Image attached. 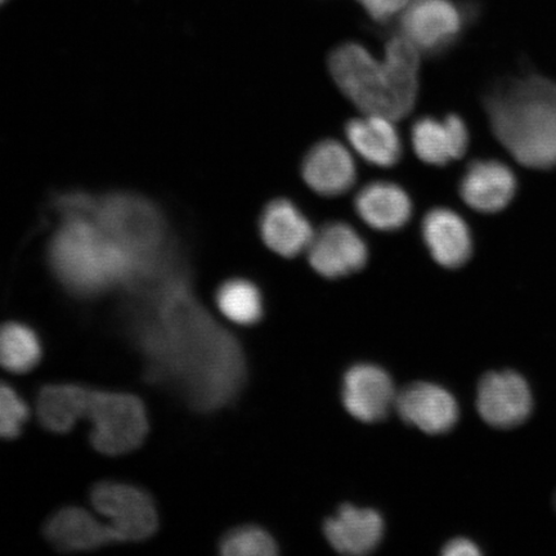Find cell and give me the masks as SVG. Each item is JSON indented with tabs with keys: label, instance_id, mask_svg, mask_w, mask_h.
<instances>
[{
	"label": "cell",
	"instance_id": "1",
	"mask_svg": "<svg viewBox=\"0 0 556 556\" xmlns=\"http://www.w3.org/2000/svg\"><path fill=\"white\" fill-rule=\"evenodd\" d=\"M123 291L122 323L146 378L198 412L225 405L239 382L238 348L193 295L178 243Z\"/></svg>",
	"mask_w": 556,
	"mask_h": 556
},
{
	"label": "cell",
	"instance_id": "2",
	"mask_svg": "<svg viewBox=\"0 0 556 556\" xmlns=\"http://www.w3.org/2000/svg\"><path fill=\"white\" fill-rule=\"evenodd\" d=\"M160 254L152 260L137 258L117 245L89 215L61 219L48 260L53 275L70 294L90 299L114 289H127Z\"/></svg>",
	"mask_w": 556,
	"mask_h": 556
},
{
	"label": "cell",
	"instance_id": "3",
	"mask_svg": "<svg viewBox=\"0 0 556 556\" xmlns=\"http://www.w3.org/2000/svg\"><path fill=\"white\" fill-rule=\"evenodd\" d=\"M493 134L521 165L556 166V85L531 75L506 81L486 97Z\"/></svg>",
	"mask_w": 556,
	"mask_h": 556
},
{
	"label": "cell",
	"instance_id": "4",
	"mask_svg": "<svg viewBox=\"0 0 556 556\" xmlns=\"http://www.w3.org/2000/svg\"><path fill=\"white\" fill-rule=\"evenodd\" d=\"M330 75L346 100L361 114H379L403 119L391 74L384 61L354 41L340 45L330 53Z\"/></svg>",
	"mask_w": 556,
	"mask_h": 556
},
{
	"label": "cell",
	"instance_id": "5",
	"mask_svg": "<svg viewBox=\"0 0 556 556\" xmlns=\"http://www.w3.org/2000/svg\"><path fill=\"white\" fill-rule=\"evenodd\" d=\"M90 217L117 245L137 258H155L170 242L163 213L150 200L135 193L96 198Z\"/></svg>",
	"mask_w": 556,
	"mask_h": 556
},
{
	"label": "cell",
	"instance_id": "6",
	"mask_svg": "<svg viewBox=\"0 0 556 556\" xmlns=\"http://www.w3.org/2000/svg\"><path fill=\"white\" fill-rule=\"evenodd\" d=\"M85 417L92 424L90 442L101 454H128L149 432L148 413L136 395L90 389Z\"/></svg>",
	"mask_w": 556,
	"mask_h": 556
},
{
	"label": "cell",
	"instance_id": "7",
	"mask_svg": "<svg viewBox=\"0 0 556 556\" xmlns=\"http://www.w3.org/2000/svg\"><path fill=\"white\" fill-rule=\"evenodd\" d=\"M90 500L94 509L109 519L117 542L143 541L157 530L154 500L136 485L102 482L94 486Z\"/></svg>",
	"mask_w": 556,
	"mask_h": 556
},
{
	"label": "cell",
	"instance_id": "8",
	"mask_svg": "<svg viewBox=\"0 0 556 556\" xmlns=\"http://www.w3.org/2000/svg\"><path fill=\"white\" fill-rule=\"evenodd\" d=\"M400 16V34L421 54L447 50L464 26L463 12L452 0H409Z\"/></svg>",
	"mask_w": 556,
	"mask_h": 556
},
{
	"label": "cell",
	"instance_id": "9",
	"mask_svg": "<svg viewBox=\"0 0 556 556\" xmlns=\"http://www.w3.org/2000/svg\"><path fill=\"white\" fill-rule=\"evenodd\" d=\"M477 407L482 419L493 428L518 427L532 413L530 386L514 371L486 374L479 382Z\"/></svg>",
	"mask_w": 556,
	"mask_h": 556
},
{
	"label": "cell",
	"instance_id": "10",
	"mask_svg": "<svg viewBox=\"0 0 556 556\" xmlns=\"http://www.w3.org/2000/svg\"><path fill=\"white\" fill-rule=\"evenodd\" d=\"M311 267L319 276L340 278L358 273L368 261V248L356 229L345 222L319 228L307 250Z\"/></svg>",
	"mask_w": 556,
	"mask_h": 556
},
{
	"label": "cell",
	"instance_id": "11",
	"mask_svg": "<svg viewBox=\"0 0 556 556\" xmlns=\"http://www.w3.org/2000/svg\"><path fill=\"white\" fill-rule=\"evenodd\" d=\"M308 189L324 198H338L357 182L353 151L337 139H324L312 146L301 166Z\"/></svg>",
	"mask_w": 556,
	"mask_h": 556
},
{
	"label": "cell",
	"instance_id": "12",
	"mask_svg": "<svg viewBox=\"0 0 556 556\" xmlns=\"http://www.w3.org/2000/svg\"><path fill=\"white\" fill-rule=\"evenodd\" d=\"M258 226L264 245L282 258L307 253L316 235L311 220L288 199H276L264 206Z\"/></svg>",
	"mask_w": 556,
	"mask_h": 556
},
{
	"label": "cell",
	"instance_id": "13",
	"mask_svg": "<svg viewBox=\"0 0 556 556\" xmlns=\"http://www.w3.org/2000/svg\"><path fill=\"white\" fill-rule=\"evenodd\" d=\"M394 407L403 420L429 434L448 432L458 416L452 394L430 382H415L403 389L395 399Z\"/></svg>",
	"mask_w": 556,
	"mask_h": 556
},
{
	"label": "cell",
	"instance_id": "14",
	"mask_svg": "<svg viewBox=\"0 0 556 556\" xmlns=\"http://www.w3.org/2000/svg\"><path fill=\"white\" fill-rule=\"evenodd\" d=\"M397 394L392 379L377 366H354L345 375L343 403L346 412L361 421L380 420L394 407Z\"/></svg>",
	"mask_w": 556,
	"mask_h": 556
},
{
	"label": "cell",
	"instance_id": "15",
	"mask_svg": "<svg viewBox=\"0 0 556 556\" xmlns=\"http://www.w3.org/2000/svg\"><path fill=\"white\" fill-rule=\"evenodd\" d=\"M517 179L509 166L496 160H478L465 170L460 197L479 213L503 211L516 197Z\"/></svg>",
	"mask_w": 556,
	"mask_h": 556
},
{
	"label": "cell",
	"instance_id": "16",
	"mask_svg": "<svg viewBox=\"0 0 556 556\" xmlns=\"http://www.w3.org/2000/svg\"><path fill=\"white\" fill-rule=\"evenodd\" d=\"M421 236L430 256L443 268H460L470 260V228L460 215L448 207H434L427 213L421 224Z\"/></svg>",
	"mask_w": 556,
	"mask_h": 556
},
{
	"label": "cell",
	"instance_id": "17",
	"mask_svg": "<svg viewBox=\"0 0 556 556\" xmlns=\"http://www.w3.org/2000/svg\"><path fill=\"white\" fill-rule=\"evenodd\" d=\"M345 137L354 154L370 165L392 168L401 162L403 144L391 117L361 114L346 123Z\"/></svg>",
	"mask_w": 556,
	"mask_h": 556
},
{
	"label": "cell",
	"instance_id": "18",
	"mask_svg": "<svg viewBox=\"0 0 556 556\" xmlns=\"http://www.w3.org/2000/svg\"><path fill=\"white\" fill-rule=\"evenodd\" d=\"M361 220L379 232H395L413 218L414 203L402 186L389 180L367 184L354 198Z\"/></svg>",
	"mask_w": 556,
	"mask_h": 556
},
{
	"label": "cell",
	"instance_id": "19",
	"mask_svg": "<svg viewBox=\"0 0 556 556\" xmlns=\"http://www.w3.org/2000/svg\"><path fill=\"white\" fill-rule=\"evenodd\" d=\"M412 142L422 163L444 166L465 155L469 148V130L462 117L454 114L443 121L420 117L412 129Z\"/></svg>",
	"mask_w": 556,
	"mask_h": 556
},
{
	"label": "cell",
	"instance_id": "20",
	"mask_svg": "<svg viewBox=\"0 0 556 556\" xmlns=\"http://www.w3.org/2000/svg\"><path fill=\"white\" fill-rule=\"evenodd\" d=\"M46 536L61 552H88L117 542L109 525L80 507H65L48 520Z\"/></svg>",
	"mask_w": 556,
	"mask_h": 556
},
{
	"label": "cell",
	"instance_id": "21",
	"mask_svg": "<svg viewBox=\"0 0 556 556\" xmlns=\"http://www.w3.org/2000/svg\"><path fill=\"white\" fill-rule=\"evenodd\" d=\"M325 533L339 553L363 555L379 545L382 520L374 510L344 506L326 523Z\"/></svg>",
	"mask_w": 556,
	"mask_h": 556
},
{
	"label": "cell",
	"instance_id": "22",
	"mask_svg": "<svg viewBox=\"0 0 556 556\" xmlns=\"http://www.w3.org/2000/svg\"><path fill=\"white\" fill-rule=\"evenodd\" d=\"M90 389L76 384H55L41 389L37 401L41 426L52 433H68L85 417Z\"/></svg>",
	"mask_w": 556,
	"mask_h": 556
},
{
	"label": "cell",
	"instance_id": "23",
	"mask_svg": "<svg viewBox=\"0 0 556 556\" xmlns=\"http://www.w3.org/2000/svg\"><path fill=\"white\" fill-rule=\"evenodd\" d=\"M43 346L30 326L20 323L0 325V366L7 371L25 374L40 363Z\"/></svg>",
	"mask_w": 556,
	"mask_h": 556
},
{
	"label": "cell",
	"instance_id": "24",
	"mask_svg": "<svg viewBox=\"0 0 556 556\" xmlns=\"http://www.w3.org/2000/svg\"><path fill=\"white\" fill-rule=\"evenodd\" d=\"M217 305L229 321L243 326L258 321L263 312L260 289L243 278L222 285L217 291Z\"/></svg>",
	"mask_w": 556,
	"mask_h": 556
},
{
	"label": "cell",
	"instance_id": "25",
	"mask_svg": "<svg viewBox=\"0 0 556 556\" xmlns=\"http://www.w3.org/2000/svg\"><path fill=\"white\" fill-rule=\"evenodd\" d=\"M220 551L226 556H269L276 554V544L260 528L243 527L227 534Z\"/></svg>",
	"mask_w": 556,
	"mask_h": 556
},
{
	"label": "cell",
	"instance_id": "26",
	"mask_svg": "<svg viewBox=\"0 0 556 556\" xmlns=\"http://www.w3.org/2000/svg\"><path fill=\"white\" fill-rule=\"evenodd\" d=\"M29 419V407L18 393L0 382V438L12 440L23 432L25 422Z\"/></svg>",
	"mask_w": 556,
	"mask_h": 556
},
{
	"label": "cell",
	"instance_id": "27",
	"mask_svg": "<svg viewBox=\"0 0 556 556\" xmlns=\"http://www.w3.org/2000/svg\"><path fill=\"white\" fill-rule=\"evenodd\" d=\"M374 21L387 23L401 15L409 0H357Z\"/></svg>",
	"mask_w": 556,
	"mask_h": 556
},
{
	"label": "cell",
	"instance_id": "28",
	"mask_svg": "<svg viewBox=\"0 0 556 556\" xmlns=\"http://www.w3.org/2000/svg\"><path fill=\"white\" fill-rule=\"evenodd\" d=\"M481 554L475 542L468 539H455L448 542L443 548L446 556H478Z\"/></svg>",
	"mask_w": 556,
	"mask_h": 556
},
{
	"label": "cell",
	"instance_id": "29",
	"mask_svg": "<svg viewBox=\"0 0 556 556\" xmlns=\"http://www.w3.org/2000/svg\"><path fill=\"white\" fill-rule=\"evenodd\" d=\"M4 2H7V0H0V4H3Z\"/></svg>",
	"mask_w": 556,
	"mask_h": 556
},
{
	"label": "cell",
	"instance_id": "30",
	"mask_svg": "<svg viewBox=\"0 0 556 556\" xmlns=\"http://www.w3.org/2000/svg\"><path fill=\"white\" fill-rule=\"evenodd\" d=\"M555 506H556V497H555Z\"/></svg>",
	"mask_w": 556,
	"mask_h": 556
}]
</instances>
